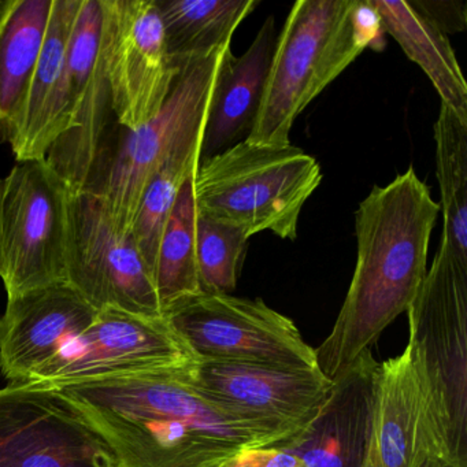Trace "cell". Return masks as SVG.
Listing matches in <instances>:
<instances>
[{
  "label": "cell",
  "mask_w": 467,
  "mask_h": 467,
  "mask_svg": "<svg viewBox=\"0 0 467 467\" xmlns=\"http://www.w3.org/2000/svg\"><path fill=\"white\" fill-rule=\"evenodd\" d=\"M442 234L440 244L467 262V122L440 106L434 124Z\"/></svg>",
  "instance_id": "24"
},
{
  "label": "cell",
  "mask_w": 467,
  "mask_h": 467,
  "mask_svg": "<svg viewBox=\"0 0 467 467\" xmlns=\"http://www.w3.org/2000/svg\"><path fill=\"white\" fill-rule=\"evenodd\" d=\"M185 379L210 401L240 417L303 429L333 385L318 368L193 359Z\"/></svg>",
  "instance_id": "13"
},
{
  "label": "cell",
  "mask_w": 467,
  "mask_h": 467,
  "mask_svg": "<svg viewBox=\"0 0 467 467\" xmlns=\"http://www.w3.org/2000/svg\"><path fill=\"white\" fill-rule=\"evenodd\" d=\"M73 192L43 160L0 177V280L7 297L67 283Z\"/></svg>",
  "instance_id": "7"
},
{
  "label": "cell",
  "mask_w": 467,
  "mask_h": 467,
  "mask_svg": "<svg viewBox=\"0 0 467 467\" xmlns=\"http://www.w3.org/2000/svg\"><path fill=\"white\" fill-rule=\"evenodd\" d=\"M321 182V166L303 150L243 140L199 163L196 213L250 237L272 232L294 242L303 207Z\"/></svg>",
  "instance_id": "4"
},
{
  "label": "cell",
  "mask_w": 467,
  "mask_h": 467,
  "mask_svg": "<svg viewBox=\"0 0 467 467\" xmlns=\"http://www.w3.org/2000/svg\"><path fill=\"white\" fill-rule=\"evenodd\" d=\"M97 314L69 283L7 297L0 314V371L5 379L9 384L31 381Z\"/></svg>",
  "instance_id": "14"
},
{
  "label": "cell",
  "mask_w": 467,
  "mask_h": 467,
  "mask_svg": "<svg viewBox=\"0 0 467 467\" xmlns=\"http://www.w3.org/2000/svg\"><path fill=\"white\" fill-rule=\"evenodd\" d=\"M80 4L81 0H53L42 51L35 69L28 103H26V124L16 141L26 135L36 124L37 119L50 100L64 73L70 37L75 28Z\"/></svg>",
  "instance_id": "26"
},
{
  "label": "cell",
  "mask_w": 467,
  "mask_h": 467,
  "mask_svg": "<svg viewBox=\"0 0 467 467\" xmlns=\"http://www.w3.org/2000/svg\"><path fill=\"white\" fill-rule=\"evenodd\" d=\"M248 240L242 229L198 214L196 259L202 294L231 295L236 289Z\"/></svg>",
  "instance_id": "25"
},
{
  "label": "cell",
  "mask_w": 467,
  "mask_h": 467,
  "mask_svg": "<svg viewBox=\"0 0 467 467\" xmlns=\"http://www.w3.org/2000/svg\"><path fill=\"white\" fill-rule=\"evenodd\" d=\"M102 0H81L64 73L36 124L12 144L17 162L43 160L58 139L76 128L92 80L102 67Z\"/></svg>",
  "instance_id": "17"
},
{
  "label": "cell",
  "mask_w": 467,
  "mask_h": 467,
  "mask_svg": "<svg viewBox=\"0 0 467 467\" xmlns=\"http://www.w3.org/2000/svg\"><path fill=\"white\" fill-rule=\"evenodd\" d=\"M67 283L97 311L163 318L154 278L132 234L117 231L102 202L75 193L70 204Z\"/></svg>",
  "instance_id": "11"
},
{
  "label": "cell",
  "mask_w": 467,
  "mask_h": 467,
  "mask_svg": "<svg viewBox=\"0 0 467 467\" xmlns=\"http://www.w3.org/2000/svg\"><path fill=\"white\" fill-rule=\"evenodd\" d=\"M53 0H0V144L15 143L42 51Z\"/></svg>",
  "instance_id": "19"
},
{
  "label": "cell",
  "mask_w": 467,
  "mask_h": 467,
  "mask_svg": "<svg viewBox=\"0 0 467 467\" xmlns=\"http://www.w3.org/2000/svg\"><path fill=\"white\" fill-rule=\"evenodd\" d=\"M434 467H441V466H434Z\"/></svg>",
  "instance_id": "29"
},
{
  "label": "cell",
  "mask_w": 467,
  "mask_h": 467,
  "mask_svg": "<svg viewBox=\"0 0 467 467\" xmlns=\"http://www.w3.org/2000/svg\"><path fill=\"white\" fill-rule=\"evenodd\" d=\"M217 467H305V464L294 451L277 445L240 451Z\"/></svg>",
  "instance_id": "28"
},
{
  "label": "cell",
  "mask_w": 467,
  "mask_h": 467,
  "mask_svg": "<svg viewBox=\"0 0 467 467\" xmlns=\"http://www.w3.org/2000/svg\"><path fill=\"white\" fill-rule=\"evenodd\" d=\"M163 317L195 359L317 368L295 322L262 299L201 294Z\"/></svg>",
  "instance_id": "8"
},
{
  "label": "cell",
  "mask_w": 467,
  "mask_h": 467,
  "mask_svg": "<svg viewBox=\"0 0 467 467\" xmlns=\"http://www.w3.org/2000/svg\"><path fill=\"white\" fill-rule=\"evenodd\" d=\"M414 9L431 20L442 34L463 32L467 26V5L458 0H412Z\"/></svg>",
  "instance_id": "27"
},
{
  "label": "cell",
  "mask_w": 467,
  "mask_h": 467,
  "mask_svg": "<svg viewBox=\"0 0 467 467\" xmlns=\"http://www.w3.org/2000/svg\"><path fill=\"white\" fill-rule=\"evenodd\" d=\"M379 368L370 349L363 351L333 379L316 417L281 447L294 451L305 467H362Z\"/></svg>",
  "instance_id": "16"
},
{
  "label": "cell",
  "mask_w": 467,
  "mask_h": 467,
  "mask_svg": "<svg viewBox=\"0 0 467 467\" xmlns=\"http://www.w3.org/2000/svg\"><path fill=\"white\" fill-rule=\"evenodd\" d=\"M275 18L267 17L242 57L223 67L210 106L202 160L245 140L253 130L275 53Z\"/></svg>",
  "instance_id": "18"
},
{
  "label": "cell",
  "mask_w": 467,
  "mask_h": 467,
  "mask_svg": "<svg viewBox=\"0 0 467 467\" xmlns=\"http://www.w3.org/2000/svg\"><path fill=\"white\" fill-rule=\"evenodd\" d=\"M406 313L437 461L467 467V262L440 244Z\"/></svg>",
  "instance_id": "3"
},
{
  "label": "cell",
  "mask_w": 467,
  "mask_h": 467,
  "mask_svg": "<svg viewBox=\"0 0 467 467\" xmlns=\"http://www.w3.org/2000/svg\"><path fill=\"white\" fill-rule=\"evenodd\" d=\"M187 366L53 389L99 434L116 467H217L240 451L284 444L306 428L217 406L188 382Z\"/></svg>",
  "instance_id": "1"
},
{
  "label": "cell",
  "mask_w": 467,
  "mask_h": 467,
  "mask_svg": "<svg viewBox=\"0 0 467 467\" xmlns=\"http://www.w3.org/2000/svg\"><path fill=\"white\" fill-rule=\"evenodd\" d=\"M231 46L207 58L180 65V72L160 113L136 130H122L113 146L105 144L87 192L97 196L114 228L130 234L141 196L174 147L206 124Z\"/></svg>",
  "instance_id": "6"
},
{
  "label": "cell",
  "mask_w": 467,
  "mask_h": 467,
  "mask_svg": "<svg viewBox=\"0 0 467 467\" xmlns=\"http://www.w3.org/2000/svg\"><path fill=\"white\" fill-rule=\"evenodd\" d=\"M193 177L182 185L158 248L154 283L163 316L180 303L202 294L196 259L198 213Z\"/></svg>",
  "instance_id": "23"
},
{
  "label": "cell",
  "mask_w": 467,
  "mask_h": 467,
  "mask_svg": "<svg viewBox=\"0 0 467 467\" xmlns=\"http://www.w3.org/2000/svg\"><path fill=\"white\" fill-rule=\"evenodd\" d=\"M425 384L409 347L379 363L362 467H434ZM444 467V466H441Z\"/></svg>",
  "instance_id": "15"
},
{
  "label": "cell",
  "mask_w": 467,
  "mask_h": 467,
  "mask_svg": "<svg viewBox=\"0 0 467 467\" xmlns=\"http://www.w3.org/2000/svg\"><path fill=\"white\" fill-rule=\"evenodd\" d=\"M174 64L207 58L231 46L258 0H155Z\"/></svg>",
  "instance_id": "21"
},
{
  "label": "cell",
  "mask_w": 467,
  "mask_h": 467,
  "mask_svg": "<svg viewBox=\"0 0 467 467\" xmlns=\"http://www.w3.org/2000/svg\"><path fill=\"white\" fill-rule=\"evenodd\" d=\"M358 0H297L275 40L264 97L245 140L291 146L297 117L368 48L354 24Z\"/></svg>",
  "instance_id": "5"
},
{
  "label": "cell",
  "mask_w": 467,
  "mask_h": 467,
  "mask_svg": "<svg viewBox=\"0 0 467 467\" xmlns=\"http://www.w3.org/2000/svg\"><path fill=\"white\" fill-rule=\"evenodd\" d=\"M102 50L111 106L136 130L165 105L180 72L169 56L155 0H102Z\"/></svg>",
  "instance_id": "10"
},
{
  "label": "cell",
  "mask_w": 467,
  "mask_h": 467,
  "mask_svg": "<svg viewBox=\"0 0 467 467\" xmlns=\"http://www.w3.org/2000/svg\"><path fill=\"white\" fill-rule=\"evenodd\" d=\"M440 204L410 166L376 187L355 212L357 264L337 319L314 348L317 368L329 379L351 365L406 313L426 273Z\"/></svg>",
  "instance_id": "2"
},
{
  "label": "cell",
  "mask_w": 467,
  "mask_h": 467,
  "mask_svg": "<svg viewBox=\"0 0 467 467\" xmlns=\"http://www.w3.org/2000/svg\"><path fill=\"white\" fill-rule=\"evenodd\" d=\"M195 359L163 318L98 311L94 322L65 344L26 384L48 388L158 373Z\"/></svg>",
  "instance_id": "9"
},
{
  "label": "cell",
  "mask_w": 467,
  "mask_h": 467,
  "mask_svg": "<svg viewBox=\"0 0 467 467\" xmlns=\"http://www.w3.org/2000/svg\"><path fill=\"white\" fill-rule=\"evenodd\" d=\"M206 124L185 136L161 163L141 196L130 234L154 278L155 262L163 229L182 185L195 176L202 161Z\"/></svg>",
  "instance_id": "22"
},
{
  "label": "cell",
  "mask_w": 467,
  "mask_h": 467,
  "mask_svg": "<svg viewBox=\"0 0 467 467\" xmlns=\"http://www.w3.org/2000/svg\"><path fill=\"white\" fill-rule=\"evenodd\" d=\"M385 34L417 64L462 121L467 122V84L447 35L404 0H368Z\"/></svg>",
  "instance_id": "20"
},
{
  "label": "cell",
  "mask_w": 467,
  "mask_h": 467,
  "mask_svg": "<svg viewBox=\"0 0 467 467\" xmlns=\"http://www.w3.org/2000/svg\"><path fill=\"white\" fill-rule=\"evenodd\" d=\"M0 467H116L99 434L53 388H0Z\"/></svg>",
  "instance_id": "12"
}]
</instances>
